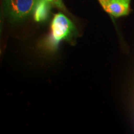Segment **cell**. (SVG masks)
<instances>
[{
	"mask_svg": "<svg viewBox=\"0 0 134 134\" xmlns=\"http://www.w3.org/2000/svg\"><path fill=\"white\" fill-rule=\"evenodd\" d=\"M38 0H3L5 13L13 21H19L34 12Z\"/></svg>",
	"mask_w": 134,
	"mask_h": 134,
	"instance_id": "obj_1",
	"label": "cell"
},
{
	"mask_svg": "<svg viewBox=\"0 0 134 134\" xmlns=\"http://www.w3.org/2000/svg\"><path fill=\"white\" fill-rule=\"evenodd\" d=\"M51 28L53 41L55 43L71 37L75 30L73 23L62 13L55 15L52 22Z\"/></svg>",
	"mask_w": 134,
	"mask_h": 134,
	"instance_id": "obj_2",
	"label": "cell"
},
{
	"mask_svg": "<svg viewBox=\"0 0 134 134\" xmlns=\"http://www.w3.org/2000/svg\"><path fill=\"white\" fill-rule=\"evenodd\" d=\"M131 0H99L104 10L112 16H126L130 13Z\"/></svg>",
	"mask_w": 134,
	"mask_h": 134,
	"instance_id": "obj_3",
	"label": "cell"
},
{
	"mask_svg": "<svg viewBox=\"0 0 134 134\" xmlns=\"http://www.w3.org/2000/svg\"><path fill=\"white\" fill-rule=\"evenodd\" d=\"M50 9L49 1L47 0H38L34 12L35 21L38 23L46 21L49 16Z\"/></svg>",
	"mask_w": 134,
	"mask_h": 134,
	"instance_id": "obj_4",
	"label": "cell"
},
{
	"mask_svg": "<svg viewBox=\"0 0 134 134\" xmlns=\"http://www.w3.org/2000/svg\"><path fill=\"white\" fill-rule=\"evenodd\" d=\"M47 1H49V2H52V1H54V2H55L57 3V4H59V3H60V1H59V0H47Z\"/></svg>",
	"mask_w": 134,
	"mask_h": 134,
	"instance_id": "obj_5",
	"label": "cell"
}]
</instances>
